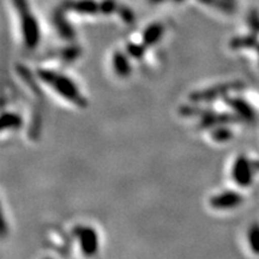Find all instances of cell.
Returning <instances> with one entry per match:
<instances>
[{"label": "cell", "mask_w": 259, "mask_h": 259, "mask_svg": "<svg viewBox=\"0 0 259 259\" xmlns=\"http://www.w3.org/2000/svg\"><path fill=\"white\" fill-rule=\"evenodd\" d=\"M37 77L45 84L50 85L54 92L59 94L61 97L72 102L74 106L79 107V108H85L88 106L87 99L82 95L78 87L70 77L47 69L37 70Z\"/></svg>", "instance_id": "1"}, {"label": "cell", "mask_w": 259, "mask_h": 259, "mask_svg": "<svg viewBox=\"0 0 259 259\" xmlns=\"http://www.w3.org/2000/svg\"><path fill=\"white\" fill-rule=\"evenodd\" d=\"M199 2L225 12H233V10H234V6H233L231 0H199Z\"/></svg>", "instance_id": "18"}, {"label": "cell", "mask_w": 259, "mask_h": 259, "mask_svg": "<svg viewBox=\"0 0 259 259\" xmlns=\"http://www.w3.org/2000/svg\"><path fill=\"white\" fill-rule=\"evenodd\" d=\"M247 240L251 251L255 254H259V223H253L248 228Z\"/></svg>", "instance_id": "16"}, {"label": "cell", "mask_w": 259, "mask_h": 259, "mask_svg": "<svg viewBox=\"0 0 259 259\" xmlns=\"http://www.w3.org/2000/svg\"><path fill=\"white\" fill-rule=\"evenodd\" d=\"M199 127L203 130L212 128L219 125H227L229 122L235 121V116L233 114H228V113H216L211 111V109H206L202 116H199Z\"/></svg>", "instance_id": "7"}, {"label": "cell", "mask_w": 259, "mask_h": 259, "mask_svg": "<svg viewBox=\"0 0 259 259\" xmlns=\"http://www.w3.org/2000/svg\"><path fill=\"white\" fill-rule=\"evenodd\" d=\"M21 19V30L25 47L34 50L40 44V25L35 16L31 14L27 0H12Z\"/></svg>", "instance_id": "2"}, {"label": "cell", "mask_w": 259, "mask_h": 259, "mask_svg": "<svg viewBox=\"0 0 259 259\" xmlns=\"http://www.w3.org/2000/svg\"><path fill=\"white\" fill-rule=\"evenodd\" d=\"M164 0H150V3H154V4H157V3H162Z\"/></svg>", "instance_id": "22"}, {"label": "cell", "mask_w": 259, "mask_h": 259, "mask_svg": "<svg viewBox=\"0 0 259 259\" xmlns=\"http://www.w3.org/2000/svg\"><path fill=\"white\" fill-rule=\"evenodd\" d=\"M23 125L22 116L15 112H5L2 116V130H19Z\"/></svg>", "instance_id": "12"}, {"label": "cell", "mask_w": 259, "mask_h": 259, "mask_svg": "<svg viewBox=\"0 0 259 259\" xmlns=\"http://www.w3.org/2000/svg\"><path fill=\"white\" fill-rule=\"evenodd\" d=\"M258 48H259V47H258ZM258 51H259V50H258Z\"/></svg>", "instance_id": "24"}, {"label": "cell", "mask_w": 259, "mask_h": 259, "mask_svg": "<svg viewBox=\"0 0 259 259\" xmlns=\"http://www.w3.org/2000/svg\"><path fill=\"white\" fill-rule=\"evenodd\" d=\"M116 10V3L114 0H103L100 3V12L105 15H111Z\"/></svg>", "instance_id": "20"}, {"label": "cell", "mask_w": 259, "mask_h": 259, "mask_svg": "<svg viewBox=\"0 0 259 259\" xmlns=\"http://www.w3.org/2000/svg\"><path fill=\"white\" fill-rule=\"evenodd\" d=\"M210 137L216 143H225V142H228L229 139L233 138V132L231 128L226 127L223 125H219L212 127L211 132H210Z\"/></svg>", "instance_id": "14"}, {"label": "cell", "mask_w": 259, "mask_h": 259, "mask_svg": "<svg viewBox=\"0 0 259 259\" xmlns=\"http://www.w3.org/2000/svg\"><path fill=\"white\" fill-rule=\"evenodd\" d=\"M241 194L236 193L235 191H225L219 194L212 196L209 200L210 206L218 210H226V209H234L242 203Z\"/></svg>", "instance_id": "6"}, {"label": "cell", "mask_w": 259, "mask_h": 259, "mask_svg": "<svg viewBox=\"0 0 259 259\" xmlns=\"http://www.w3.org/2000/svg\"><path fill=\"white\" fill-rule=\"evenodd\" d=\"M225 101L241 118L246 119V120H253L254 119L253 109L242 99H238V97H226Z\"/></svg>", "instance_id": "8"}, {"label": "cell", "mask_w": 259, "mask_h": 259, "mask_svg": "<svg viewBox=\"0 0 259 259\" xmlns=\"http://www.w3.org/2000/svg\"><path fill=\"white\" fill-rule=\"evenodd\" d=\"M232 50H242V48H252L257 46V38L254 35H246V36H236L229 42Z\"/></svg>", "instance_id": "13"}, {"label": "cell", "mask_w": 259, "mask_h": 259, "mask_svg": "<svg viewBox=\"0 0 259 259\" xmlns=\"http://www.w3.org/2000/svg\"><path fill=\"white\" fill-rule=\"evenodd\" d=\"M80 48L78 46H70L61 51V60L64 63H72L79 57Z\"/></svg>", "instance_id": "19"}, {"label": "cell", "mask_w": 259, "mask_h": 259, "mask_svg": "<svg viewBox=\"0 0 259 259\" xmlns=\"http://www.w3.org/2000/svg\"><path fill=\"white\" fill-rule=\"evenodd\" d=\"M238 83H225L219 85L211 87V88L197 90L190 94V100L192 102H212L220 99L223 95H227L231 90L238 87Z\"/></svg>", "instance_id": "4"}, {"label": "cell", "mask_w": 259, "mask_h": 259, "mask_svg": "<svg viewBox=\"0 0 259 259\" xmlns=\"http://www.w3.org/2000/svg\"><path fill=\"white\" fill-rule=\"evenodd\" d=\"M54 22H56L58 31H59V34L64 38H66V40H71V38L74 36V31H73L72 27H71V25L67 23L66 21H65L64 16L58 14L56 16V19H54Z\"/></svg>", "instance_id": "15"}, {"label": "cell", "mask_w": 259, "mask_h": 259, "mask_svg": "<svg viewBox=\"0 0 259 259\" xmlns=\"http://www.w3.org/2000/svg\"><path fill=\"white\" fill-rule=\"evenodd\" d=\"M174 2H183V0H174Z\"/></svg>", "instance_id": "23"}, {"label": "cell", "mask_w": 259, "mask_h": 259, "mask_svg": "<svg viewBox=\"0 0 259 259\" xmlns=\"http://www.w3.org/2000/svg\"><path fill=\"white\" fill-rule=\"evenodd\" d=\"M74 235L78 238L80 250L84 255H92L97 253L99 250V235L93 227L78 226L73 229Z\"/></svg>", "instance_id": "3"}, {"label": "cell", "mask_w": 259, "mask_h": 259, "mask_svg": "<svg viewBox=\"0 0 259 259\" xmlns=\"http://www.w3.org/2000/svg\"><path fill=\"white\" fill-rule=\"evenodd\" d=\"M232 178L235 181L236 185L241 187H247L252 184V178H253L252 164L248 161V158L244 155H240L235 160L232 169Z\"/></svg>", "instance_id": "5"}, {"label": "cell", "mask_w": 259, "mask_h": 259, "mask_svg": "<svg viewBox=\"0 0 259 259\" xmlns=\"http://www.w3.org/2000/svg\"><path fill=\"white\" fill-rule=\"evenodd\" d=\"M112 66L114 72L119 77H122V78H126V77H128L131 74L132 67L131 64H130L127 54L122 53L120 51H116L113 53Z\"/></svg>", "instance_id": "9"}, {"label": "cell", "mask_w": 259, "mask_h": 259, "mask_svg": "<svg viewBox=\"0 0 259 259\" xmlns=\"http://www.w3.org/2000/svg\"><path fill=\"white\" fill-rule=\"evenodd\" d=\"M164 34V27L161 23H151L144 29L142 35V42L147 47L155 46L158 44Z\"/></svg>", "instance_id": "10"}, {"label": "cell", "mask_w": 259, "mask_h": 259, "mask_svg": "<svg viewBox=\"0 0 259 259\" xmlns=\"http://www.w3.org/2000/svg\"><path fill=\"white\" fill-rule=\"evenodd\" d=\"M70 8L82 15H95L100 12V4H97L94 0H78L70 4Z\"/></svg>", "instance_id": "11"}, {"label": "cell", "mask_w": 259, "mask_h": 259, "mask_svg": "<svg viewBox=\"0 0 259 259\" xmlns=\"http://www.w3.org/2000/svg\"><path fill=\"white\" fill-rule=\"evenodd\" d=\"M145 50H147V46L144 44H136V42H130L126 46V51H127V54L130 57H132L134 59H142L145 54Z\"/></svg>", "instance_id": "17"}, {"label": "cell", "mask_w": 259, "mask_h": 259, "mask_svg": "<svg viewBox=\"0 0 259 259\" xmlns=\"http://www.w3.org/2000/svg\"><path fill=\"white\" fill-rule=\"evenodd\" d=\"M118 12H119V15H120V17L122 18V21H124L125 23H127V24L134 23L135 15L132 14L131 10L127 9V8H124V6H121V8L118 9Z\"/></svg>", "instance_id": "21"}]
</instances>
